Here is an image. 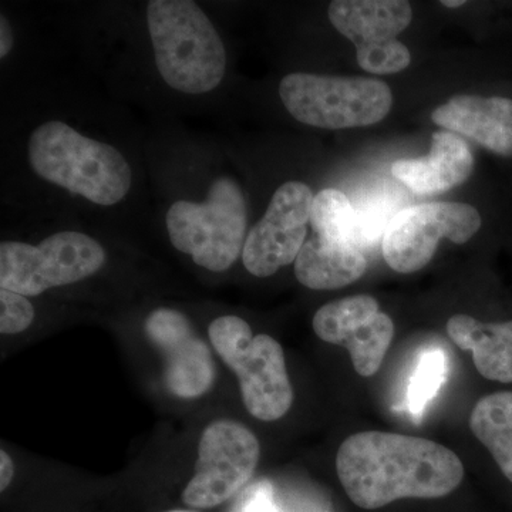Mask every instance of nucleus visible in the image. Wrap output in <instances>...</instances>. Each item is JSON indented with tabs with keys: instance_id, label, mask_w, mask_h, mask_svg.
<instances>
[{
	"instance_id": "nucleus-1",
	"label": "nucleus",
	"mask_w": 512,
	"mask_h": 512,
	"mask_svg": "<svg viewBox=\"0 0 512 512\" xmlns=\"http://www.w3.org/2000/svg\"><path fill=\"white\" fill-rule=\"evenodd\" d=\"M336 471L352 503L363 510L403 498H441L464 478L463 463L450 448L383 431H363L343 441Z\"/></svg>"
},
{
	"instance_id": "nucleus-2",
	"label": "nucleus",
	"mask_w": 512,
	"mask_h": 512,
	"mask_svg": "<svg viewBox=\"0 0 512 512\" xmlns=\"http://www.w3.org/2000/svg\"><path fill=\"white\" fill-rule=\"evenodd\" d=\"M28 158L37 177L103 207L123 201L133 183L130 165L119 150L59 120L33 131Z\"/></svg>"
},
{
	"instance_id": "nucleus-3",
	"label": "nucleus",
	"mask_w": 512,
	"mask_h": 512,
	"mask_svg": "<svg viewBox=\"0 0 512 512\" xmlns=\"http://www.w3.org/2000/svg\"><path fill=\"white\" fill-rule=\"evenodd\" d=\"M147 25L154 59L171 89L204 94L217 89L227 69V52L204 10L191 0H153Z\"/></svg>"
},
{
	"instance_id": "nucleus-4",
	"label": "nucleus",
	"mask_w": 512,
	"mask_h": 512,
	"mask_svg": "<svg viewBox=\"0 0 512 512\" xmlns=\"http://www.w3.org/2000/svg\"><path fill=\"white\" fill-rule=\"evenodd\" d=\"M165 224L177 251L190 255L207 271H228L244 251L247 239L244 191L234 178H217L204 202H174Z\"/></svg>"
},
{
	"instance_id": "nucleus-5",
	"label": "nucleus",
	"mask_w": 512,
	"mask_h": 512,
	"mask_svg": "<svg viewBox=\"0 0 512 512\" xmlns=\"http://www.w3.org/2000/svg\"><path fill=\"white\" fill-rule=\"evenodd\" d=\"M208 336L222 362L237 375L248 413L261 421L282 419L293 403L282 346L271 336H254L251 326L234 315L212 320Z\"/></svg>"
},
{
	"instance_id": "nucleus-6",
	"label": "nucleus",
	"mask_w": 512,
	"mask_h": 512,
	"mask_svg": "<svg viewBox=\"0 0 512 512\" xmlns=\"http://www.w3.org/2000/svg\"><path fill=\"white\" fill-rule=\"evenodd\" d=\"M279 97L296 120L326 130L372 126L393 106L390 87L369 77L291 73L279 84Z\"/></svg>"
},
{
	"instance_id": "nucleus-7",
	"label": "nucleus",
	"mask_w": 512,
	"mask_h": 512,
	"mask_svg": "<svg viewBox=\"0 0 512 512\" xmlns=\"http://www.w3.org/2000/svg\"><path fill=\"white\" fill-rule=\"evenodd\" d=\"M106 251L82 232L50 235L39 245L6 241L0 244V288L23 296L82 282L106 264Z\"/></svg>"
},
{
	"instance_id": "nucleus-8",
	"label": "nucleus",
	"mask_w": 512,
	"mask_h": 512,
	"mask_svg": "<svg viewBox=\"0 0 512 512\" xmlns=\"http://www.w3.org/2000/svg\"><path fill=\"white\" fill-rule=\"evenodd\" d=\"M261 447L254 433L234 420L212 421L198 443L195 473L183 491L185 505L214 508L244 490L254 477Z\"/></svg>"
},
{
	"instance_id": "nucleus-9",
	"label": "nucleus",
	"mask_w": 512,
	"mask_h": 512,
	"mask_svg": "<svg viewBox=\"0 0 512 512\" xmlns=\"http://www.w3.org/2000/svg\"><path fill=\"white\" fill-rule=\"evenodd\" d=\"M481 224L480 212L463 202H426L404 208L384 232V261L399 274H413L429 264L440 239L464 244Z\"/></svg>"
},
{
	"instance_id": "nucleus-10",
	"label": "nucleus",
	"mask_w": 512,
	"mask_h": 512,
	"mask_svg": "<svg viewBox=\"0 0 512 512\" xmlns=\"http://www.w3.org/2000/svg\"><path fill=\"white\" fill-rule=\"evenodd\" d=\"M313 194L308 185L289 181L275 191L264 218L249 231L242 261L249 274L268 278L296 261L311 222Z\"/></svg>"
},
{
	"instance_id": "nucleus-11",
	"label": "nucleus",
	"mask_w": 512,
	"mask_h": 512,
	"mask_svg": "<svg viewBox=\"0 0 512 512\" xmlns=\"http://www.w3.org/2000/svg\"><path fill=\"white\" fill-rule=\"evenodd\" d=\"M313 330L323 342L349 350L360 376L376 375L394 336V323L369 295L350 296L322 306L313 316Z\"/></svg>"
},
{
	"instance_id": "nucleus-12",
	"label": "nucleus",
	"mask_w": 512,
	"mask_h": 512,
	"mask_svg": "<svg viewBox=\"0 0 512 512\" xmlns=\"http://www.w3.org/2000/svg\"><path fill=\"white\" fill-rule=\"evenodd\" d=\"M148 339L164 359V382L178 399L194 400L210 392L215 382L214 357L180 311L158 308L144 323Z\"/></svg>"
},
{
	"instance_id": "nucleus-13",
	"label": "nucleus",
	"mask_w": 512,
	"mask_h": 512,
	"mask_svg": "<svg viewBox=\"0 0 512 512\" xmlns=\"http://www.w3.org/2000/svg\"><path fill=\"white\" fill-rule=\"evenodd\" d=\"M437 126L463 134L503 157H512V100L505 97H451L431 113Z\"/></svg>"
},
{
	"instance_id": "nucleus-14",
	"label": "nucleus",
	"mask_w": 512,
	"mask_h": 512,
	"mask_svg": "<svg viewBox=\"0 0 512 512\" xmlns=\"http://www.w3.org/2000/svg\"><path fill=\"white\" fill-rule=\"evenodd\" d=\"M473 168V154L466 141L456 134L437 131L431 136L429 156L396 161L392 173L416 194L429 195L466 183Z\"/></svg>"
},
{
	"instance_id": "nucleus-15",
	"label": "nucleus",
	"mask_w": 512,
	"mask_h": 512,
	"mask_svg": "<svg viewBox=\"0 0 512 512\" xmlns=\"http://www.w3.org/2000/svg\"><path fill=\"white\" fill-rule=\"evenodd\" d=\"M330 23L356 47L392 42L409 28L413 9L404 0H335Z\"/></svg>"
},
{
	"instance_id": "nucleus-16",
	"label": "nucleus",
	"mask_w": 512,
	"mask_h": 512,
	"mask_svg": "<svg viewBox=\"0 0 512 512\" xmlns=\"http://www.w3.org/2000/svg\"><path fill=\"white\" fill-rule=\"evenodd\" d=\"M447 333L458 348L471 352L481 376L512 383V320L483 323L468 315H456L448 319Z\"/></svg>"
},
{
	"instance_id": "nucleus-17",
	"label": "nucleus",
	"mask_w": 512,
	"mask_h": 512,
	"mask_svg": "<svg viewBox=\"0 0 512 512\" xmlns=\"http://www.w3.org/2000/svg\"><path fill=\"white\" fill-rule=\"evenodd\" d=\"M366 269V258L359 249L319 237L306 241L295 261L296 279L313 291L353 284L365 275Z\"/></svg>"
},
{
	"instance_id": "nucleus-18",
	"label": "nucleus",
	"mask_w": 512,
	"mask_h": 512,
	"mask_svg": "<svg viewBox=\"0 0 512 512\" xmlns=\"http://www.w3.org/2000/svg\"><path fill=\"white\" fill-rule=\"evenodd\" d=\"M312 228L316 237L332 244L349 245V247L369 248L365 224L355 205L346 194L335 188L320 191L313 198Z\"/></svg>"
},
{
	"instance_id": "nucleus-19",
	"label": "nucleus",
	"mask_w": 512,
	"mask_h": 512,
	"mask_svg": "<svg viewBox=\"0 0 512 512\" xmlns=\"http://www.w3.org/2000/svg\"><path fill=\"white\" fill-rule=\"evenodd\" d=\"M470 427L512 483V392L483 397L471 413Z\"/></svg>"
},
{
	"instance_id": "nucleus-20",
	"label": "nucleus",
	"mask_w": 512,
	"mask_h": 512,
	"mask_svg": "<svg viewBox=\"0 0 512 512\" xmlns=\"http://www.w3.org/2000/svg\"><path fill=\"white\" fill-rule=\"evenodd\" d=\"M448 370L450 363L443 349L430 346L420 353L404 394V409L412 419L419 421L424 416L447 382Z\"/></svg>"
},
{
	"instance_id": "nucleus-21",
	"label": "nucleus",
	"mask_w": 512,
	"mask_h": 512,
	"mask_svg": "<svg viewBox=\"0 0 512 512\" xmlns=\"http://www.w3.org/2000/svg\"><path fill=\"white\" fill-rule=\"evenodd\" d=\"M357 63L365 72L394 74L407 69L412 60L409 49L399 40L356 47Z\"/></svg>"
},
{
	"instance_id": "nucleus-22",
	"label": "nucleus",
	"mask_w": 512,
	"mask_h": 512,
	"mask_svg": "<svg viewBox=\"0 0 512 512\" xmlns=\"http://www.w3.org/2000/svg\"><path fill=\"white\" fill-rule=\"evenodd\" d=\"M35 308L28 296L0 289V333L18 335L30 328L35 320Z\"/></svg>"
},
{
	"instance_id": "nucleus-23",
	"label": "nucleus",
	"mask_w": 512,
	"mask_h": 512,
	"mask_svg": "<svg viewBox=\"0 0 512 512\" xmlns=\"http://www.w3.org/2000/svg\"><path fill=\"white\" fill-rule=\"evenodd\" d=\"M231 512H284L276 501L274 487L268 481L249 485L239 494Z\"/></svg>"
},
{
	"instance_id": "nucleus-24",
	"label": "nucleus",
	"mask_w": 512,
	"mask_h": 512,
	"mask_svg": "<svg viewBox=\"0 0 512 512\" xmlns=\"http://www.w3.org/2000/svg\"><path fill=\"white\" fill-rule=\"evenodd\" d=\"M15 477V463L5 450L0 451V491H5Z\"/></svg>"
},
{
	"instance_id": "nucleus-25",
	"label": "nucleus",
	"mask_w": 512,
	"mask_h": 512,
	"mask_svg": "<svg viewBox=\"0 0 512 512\" xmlns=\"http://www.w3.org/2000/svg\"><path fill=\"white\" fill-rule=\"evenodd\" d=\"M13 43V32L10 28L9 20L2 16L0 18V57L5 59L6 56L12 52Z\"/></svg>"
},
{
	"instance_id": "nucleus-26",
	"label": "nucleus",
	"mask_w": 512,
	"mask_h": 512,
	"mask_svg": "<svg viewBox=\"0 0 512 512\" xmlns=\"http://www.w3.org/2000/svg\"><path fill=\"white\" fill-rule=\"evenodd\" d=\"M441 5L446 6V8H460V6L466 5V2L464 0H456V2L454 0H443Z\"/></svg>"
},
{
	"instance_id": "nucleus-27",
	"label": "nucleus",
	"mask_w": 512,
	"mask_h": 512,
	"mask_svg": "<svg viewBox=\"0 0 512 512\" xmlns=\"http://www.w3.org/2000/svg\"><path fill=\"white\" fill-rule=\"evenodd\" d=\"M167 512H195V511L173 510V511H167Z\"/></svg>"
}]
</instances>
